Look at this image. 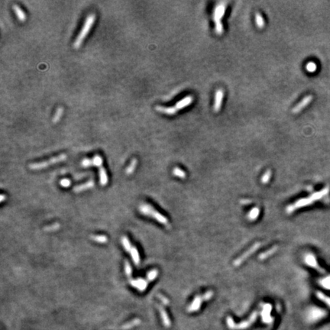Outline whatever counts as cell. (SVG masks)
Returning <instances> with one entry per match:
<instances>
[{
	"instance_id": "d6986e66",
	"label": "cell",
	"mask_w": 330,
	"mask_h": 330,
	"mask_svg": "<svg viewBox=\"0 0 330 330\" xmlns=\"http://www.w3.org/2000/svg\"><path fill=\"white\" fill-rule=\"evenodd\" d=\"M255 22H256V25L258 26V29H261L264 28L265 22H264V18L262 17V15L259 12L255 13Z\"/></svg>"
},
{
	"instance_id": "ac0fdd59",
	"label": "cell",
	"mask_w": 330,
	"mask_h": 330,
	"mask_svg": "<svg viewBox=\"0 0 330 330\" xmlns=\"http://www.w3.org/2000/svg\"><path fill=\"white\" fill-rule=\"evenodd\" d=\"M63 114H64L63 107H58V108H57V110H56V112H55L53 119H52V122H53V123L56 124V123L58 122L60 120V119H61Z\"/></svg>"
},
{
	"instance_id": "f546056e",
	"label": "cell",
	"mask_w": 330,
	"mask_h": 330,
	"mask_svg": "<svg viewBox=\"0 0 330 330\" xmlns=\"http://www.w3.org/2000/svg\"><path fill=\"white\" fill-rule=\"evenodd\" d=\"M324 315V313L322 310H315V311H313V313H312V315H311V317L313 318V319H317L318 318H321Z\"/></svg>"
},
{
	"instance_id": "44dd1931",
	"label": "cell",
	"mask_w": 330,
	"mask_h": 330,
	"mask_svg": "<svg viewBox=\"0 0 330 330\" xmlns=\"http://www.w3.org/2000/svg\"><path fill=\"white\" fill-rule=\"evenodd\" d=\"M258 246H259V245H255V246H254L253 249H251V250H249V252H247V253L244 254V255H242V256L241 257V258H239V259H238L237 261H235V264H236V265H238V264H241V263H242V261H244V259H245V258H247V256H249V255H252V254L254 252H255V251H254V250H255V249H258Z\"/></svg>"
},
{
	"instance_id": "ba28073f",
	"label": "cell",
	"mask_w": 330,
	"mask_h": 330,
	"mask_svg": "<svg viewBox=\"0 0 330 330\" xmlns=\"http://www.w3.org/2000/svg\"><path fill=\"white\" fill-rule=\"evenodd\" d=\"M194 96H187L185 98H184L183 99L180 100L179 102H177L175 105V106H174L175 108V109L177 111H179V110L182 109V108H186L187 106L190 105V104H192V102H194Z\"/></svg>"
},
{
	"instance_id": "ffe728a7",
	"label": "cell",
	"mask_w": 330,
	"mask_h": 330,
	"mask_svg": "<svg viewBox=\"0 0 330 330\" xmlns=\"http://www.w3.org/2000/svg\"><path fill=\"white\" fill-rule=\"evenodd\" d=\"M201 302H202V298L201 297H197V298L195 299V300H194V302H193V304H191V306H190V307L189 308V311H195V310H197L199 308H200V304H201Z\"/></svg>"
},
{
	"instance_id": "7a4b0ae2",
	"label": "cell",
	"mask_w": 330,
	"mask_h": 330,
	"mask_svg": "<svg viewBox=\"0 0 330 330\" xmlns=\"http://www.w3.org/2000/svg\"><path fill=\"white\" fill-rule=\"evenodd\" d=\"M227 3L225 2H221L216 5L213 12V21L215 22V30L216 34L221 35L224 32L223 25L222 23V19L225 15Z\"/></svg>"
},
{
	"instance_id": "30bf717a",
	"label": "cell",
	"mask_w": 330,
	"mask_h": 330,
	"mask_svg": "<svg viewBox=\"0 0 330 330\" xmlns=\"http://www.w3.org/2000/svg\"><path fill=\"white\" fill-rule=\"evenodd\" d=\"M155 108L157 112L169 115H173L177 112V111L175 109L174 107H164L160 106V105H157Z\"/></svg>"
},
{
	"instance_id": "cb8c5ba5",
	"label": "cell",
	"mask_w": 330,
	"mask_h": 330,
	"mask_svg": "<svg viewBox=\"0 0 330 330\" xmlns=\"http://www.w3.org/2000/svg\"><path fill=\"white\" fill-rule=\"evenodd\" d=\"M269 308H270V307H268V305H267V307H265V308H264V311L263 312V314H262L263 319H264V322H270V321L272 320L270 317V309L269 310Z\"/></svg>"
},
{
	"instance_id": "484cf974",
	"label": "cell",
	"mask_w": 330,
	"mask_h": 330,
	"mask_svg": "<svg viewBox=\"0 0 330 330\" xmlns=\"http://www.w3.org/2000/svg\"><path fill=\"white\" fill-rule=\"evenodd\" d=\"M93 166H96V167H102V158L101 156L95 155L93 158Z\"/></svg>"
},
{
	"instance_id": "603a6c76",
	"label": "cell",
	"mask_w": 330,
	"mask_h": 330,
	"mask_svg": "<svg viewBox=\"0 0 330 330\" xmlns=\"http://www.w3.org/2000/svg\"><path fill=\"white\" fill-rule=\"evenodd\" d=\"M306 261H307V264H308L309 265H310L311 267H315V268H316L317 270H319V266H317V264H316V259H315V258L313 256V255H308V256L306 258Z\"/></svg>"
},
{
	"instance_id": "5bb4252c",
	"label": "cell",
	"mask_w": 330,
	"mask_h": 330,
	"mask_svg": "<svg viewBox=\"0 0 330 330\" xmlns=\"http://www.w3.org/2000/svg\"><path fill=\"white\" fill-rule=\"evenodd\" d=\"M141 322H142V321H141L140 319H139V318H135V319H132V320L130 321V322L124 324V325H122V328L123 330L130 329V328H134L135 326L139 325V324L141 323Z\"/></svg>"
},
{
	"instance_id": "60d3db41",
	"label": "cell",
	"mask_w": 330,
	"mask_h": 330,
	"mask_svg": "<svg viewBox=\"0 0 330 330\" xmlns=\"http://www.w3.org/2000/svg\"><path fill=\"white\" fill-rule=\"evenodd\" d=\"M5 196L4 195V194H2V196H1V202H3L4 200H5Z\"/></svg>"
},
{
	"instance_id": "d6a6232c",
	"label": "cell",
	"mask_w": 330,
	"mask_h": 330,
	"mask_svg": "<svg viewBox=\"0 0 330 330\" xmlns=\"http://www.w3.org/2000/svg\"><path fill=\"white\" fill-rule=\"evenodd\" d=\"M82 165H83V167H90V166H93V159H84V160L82 161Z\"/></svg>"
},
{
	"instance_id": "ab89813d",
	"label": "cell",
	"mask_w": 330,
	"mask_h": 330,
	"mask_svg": "<svg viewBox=\"0 0 330 330\" xmlns=\"http://www.w3.org/2000/svg\"><path fill=\"white\" fill-rule=\"evenodd\" d=\"M274 250L276 251V248H275V249H274V248H273V249H272L271 250H270V251H269V252H267V254H263V255H261V256H264V258H266V257H267V255H268V254H269V255H270V254L273 253V252H274Z\"/></svg>"
},
{
	"instance_id": "9c48e42d",
	"label": "cell",
	"mask_w": 330,
	"mask_h": 330,
	"mask_svg": "<svg viewBox=\"0 0 330 330\" xmlns=\"http://www.w3.org/2000/svg\"><path fill=\"white\" fill-rule=\"evenodd\" d=\"M131 284L139 291H144L148 286V282L144 279H137L135 280H132Z\"/></svg>"
},
{
	"instance_id": "f35d334b",
	"label": "cell",
	"mask_w": 330,
	"mask_h": 330,
	"mask_svg": "<svg viewBox=\"0 0 330 330\" xmlns=\"http://www.w3.org/2000/svg\"><path fill=\"white\" fill-rule=\"evenodd\" d=\"M157 297H158L160 299V300H161V301L163 302V304H169V301H168V300H167V298H165V297H163V296L160 295V294H158V295H157Z\"/></svg>"
},
{
	"instance_id": "9a60e30c",
	"label": "cell",
	"mask_w": 330,
	"mask_h": 330,
	"mask_svg": "<svg viewBox=\"0 0 330 330\" xmlns=\"http://www.w3.org/2000/svg\"><path fill=\"white\" fill-rule=\"evenodd\" d=\"M129 253L131 254V256H132V260H133L134 263H135L136 265H139V263H140V257H139V251L137 249L136 247L132 246V249L129 252Z\"/></svg>"
},
{
	"instance_id": "836d02e7",
	"label": "cell",
	"mask_w": 330,
	"mask_h": 330,
	"mask_svg": "<svg viewBox=\"0 0 330 330\" xmlns=\"http://www.w3.org/2000/svg\"><path fill=\"white\" fill-rule=\"evenodd\" d=\"M59 227H60V225H59L58 223H55V224H53V225H49V226L46 227L45 229H44V230L45 231H54V230H57L58 229Z\"/></svg>"
},
{
	"instance_id": "8992f818",
	"label": "cell",
	"mask_w": 330,
	"mask_h": 330,
	"mask_svg": "<svg viewBox=\"0 0 330 330\" xmlns=\"http://www.w3.org/2000/svg\"><path fill=\"white\" fill-rule=\"evenodd\" d=\"M224 98V91L222 89H218L215 92V102L213 105V110L215 112H219L221 108H222V103Z\"/></svg>"
},
{
	"instance_id": "e575fe53",
	"label": "cell",
	"mask_w": 330,
	"mask_h": 330,
	"mask_svg": "<svg viewBox=\"0 0 330 330\" xmlns=\"http://www.w3.org/2000/svg\"><path fill=\"white\" fill-rule=\"evenodd\" d=\"M70 180L69 179H67V178H64V179L61 180L60 181V184L61 187H68L70 186Z\"/></svg>"
},
{
	"instance_id": "2e32d148",
	"label": "cell",
	"mask_w": 330,
	"mask_h": 330,
	"mask_svg": "<svg viewBox=\"0 0 330 330\" xmlns=\"http://www.w3.org/2000/svg\"><path fill=\"white\" fill-rule=\"evenodd\" d=\"M99 181L102 186H105L108 183V176L105 168L102 167H99Z\"/></svg>"
},
{
	"instance_id": "d590c367",
	"label": "cell",
	"mask_w": 330,
	"mask_h": 330,
	"mask_svg": "<svg viewBox=\"0 0 330 330\" xmlns=\"http://www.w3.org/2000/svg\"><path fill=\"white\" fill-rule=\"evenodd\" d=\"M258 214H259V210H258V209H256V208H255V209H254L252 212H250V213H249V216H250V218L254 219V218L258 217Z\"/></svg>"
},
{
	"instance_id": "f1b7e54d",
	"label": "cell",
	"mask_w": 330,
	"mask_h": 330,
	"mask_svg": "<svg viewBox=\"0 0 330 330\" xmlns=\"http://www.w3.org/2000/svg\"><path fill=\"white\" fill-rule=\"evenodd\" d=\"M316 64L314 62H309L308 64L306 66V69L308 72L310 73H313L316 70Z\"/></svg>"
},
{
	"instance_id": "8d00e7d4",
	"label": "cell",
	"mask_w": 330,
	"mask_h": 330,
	"mask_svg": "<svg viewBox=\"0 0 330 330\" xmlns=\"http://www.w3.org/2000/svg\"><path fill=\"white\" fill-rule=\"evenodd\" d=\"M318 297H319V298H320V300H322V301H324V302H325V303H326V304H328V305H329V307H330V299H329V298H328V297H325V296L322 295V294H321L320 293H319V294H318Z\"/></svg>"
},
{
	"instance_id": "5b68a950",
	"label": "cell",
	"mask_w": 330,
	"mask_h": 330,
	"mask_svg": "<svg viewBox=\"0 0 330 330\" xmlns=\"http://www.w3.org/2000/svg\"><path fill=\"white\" fill-rule=\"evenodd\" d=\"M313 96L312 95H308V96H306L304 99H302L292 110V112L294 114H297L299 112H300L302 110L304 109L305 107H307L310 102L313 101Z\"/></svg>"
},
{
	"instance_id": "7402d4cb",
	"label": "cell",
	"mask_w": 330,
	"mask_h": 330,
	"mask_svg": "<svg viewBox=\"0 0 330 330\" xmlns=\"http://www.w3.org/2000/svg\"><path fill=\"white\" fill-rule=\"evenodd\" d=\"M91 239H93V241L96 242H99V243H106L108 242V239L105 235H92Z\"/></svg>"
},
{
	"instance_id": "3957f363",
	"label": "cell",
	"mask_w": 330,
	"mask_h": 330,
	"mask_svg": "<svg viewBox=\"0 0 330 330\" xmlns=\"http://www.w3.org/2000/svg\"><path fill=\"white\" fill-rule=\"evenodd\" d=\"M66 159L67 155L65 154H59V155L56 156V157H51V158L49 159L48 160H46V161L31 163V164L29 165V168L32 169V170H41V169L46 168V167H49V166H50V165L52 164L64 161V160H65Z\"/></svg>"
},
{
	"instance_id": "83f0119b",
	"label": "cell",
	"mask_w": 330,
	"mask_h": 330,
	"mask_svg": "<svg viewBox=\"0 0 330 330\" xmlns=\"http://www.w3.org/2000/svg\"><path fill=\"white\" fill-rule=\"evenodd\" d=\"M173 174L175 176L178 177L180 178H185L186 177V174L184 170H182L181 169L178 168V167H175L173 170Z\"/></svg>"
},
{
	"instance_id": "7c38bea8",
	"label": "cell",
	"mask_w": 330,
	"mask_h": 330,
	"mask_svg": "<svg viewBox=\"0 0 330 330\" xmlns=\"http://www.w3.org/2000/svg\"><path fill=\"white\" fill-rule=\"evenodd\" d=\"M13 10H14L16 16H17L18 19H19L20 22H24L26 21V15L24 12L23 10L17 5H15L13 6Z\"/></svg>"
},
{
	"instance_id": "8fae6325",
	"label": "cell",
	"mask_w": 330,
	"mask_h": 330,
	"mask_svg": "<svg viewBox=\"0 0 330 330\" xmlns=\"http://www.w3.org/2000/svg\"><path fill=\"white\" fill-rule=\"evenodd\" d=\"M93 186H94V182L92 180H90L87 183H84V184L77 186V187H74L73 190H74V192H76V193H79V192H82L84 191V190H89V189L93 187Z\"/></svg>"
},
{
	"instance_id": "277c9868",
	"label": "cell",
	"mask_w": 330,
	"mask_h": 330,
	"mask_svg": "<svg viewBox=\"0 0 330 330\" xmlns=\"http://www.w3.org/2000/svg\"><path fill=\"white\" fill-rule=\"evenodd\" d=\"M139 211H140L142 213H143L144 215H149V216L153 217V218L157 219L160 223H167V218H165L163 215H162L160 213L157 212L156 210H154V208L151 206H150L149 204H148V203H143V204L141 205L140 207H139Z\"/></svg>"
},
{
	"instance_id": "4316f807",
	"label": "cell",
	"mask_w": 330,
	"mask_h": 330,
	"mask_svg": "<svg viewBox=\"0 0 330 330\" xmlns=\"http://www.w3.org/2000/svg\"><path fill=\"white\" fill-rule=\"evenodd\" d=\"M157 273H158V272H157V270H150L148 273V274H147V278H148V281H152V280H154V279L157 277Z\"/></svg>"
},
{
	"instance_id": "4dcf8cb0",
	"label": "cell",
	"mask_w": 330,
	"mask_h": 330,
	"mask_svg": "<svg viewBox=\"0 0 330 330\" xmlns=\"http://www.w3.org/2000/svg\"><path fill=\"white\" fill-rule=\"evenodd\" d=\"M125 271L128 277H130L132 273V269L130 264H129V262L128 261H125Z\"/></svg>"
},
{
	"instance_id": "6da1fadb",
	"label": "cell",
	"mask_w": 330,
	"mask_h": 330,
	"mask_svg": "<svg viewBox=\"0 0 330 330\" xmlns=\"http://www.w3.org/2000/svg\"><path fill=\"white\" fill-rule=\"evenodd\" d=\"M95 20H96V15L95 14H90L87 16L85 22H84V26L82 27L81 31H80V32L79 33V35H77L75 41H74V48H80V46L82 45V44L84 42V39H85L86 37L87 36V35H88L89 32H90L91 28L93 27V24H94L95 22Z\"/></svg>"
},
{
	"instance_id": "52a82bcc",
	"label": "cell",
	"mask_w": 330,
	"mask_h": 330,
	"mask_svg": "<svg viewBox=\"0 0 330 330\" xmlns=\"http://www.w3.org/2000/svg\"><path fill=\"white\" fill-rule=\"evenodd\" d=\"M328 190V189H324V190H322V191L319 192V193H316V194H315L313 196V197H312V199H307V200H301L300 203H296L295 206H297V207H300V206H305V205H307V204H309V203H312L311 201H313V200H317V199H319L320 197H322V196L325 195V194H326L327 192H328V190Z\"/></svg>"
},
{
	"instance_id": "1f68e13d",
	"label": "cell",
	"mask_w": 330,
	"mask_h": 330,
	"mask_svg": "<svg viewBox=\"0 0 330 330\" xmlns=\"http://www.w3.org/2000/svg\"><path fill=\"white\" fill-rule=\"evenodd\" d=\"M270 177H271V171H270V170H267L266 173L262 176V178H261V182L264 183V184H266V183H267L269 180H270Z\"/></svg>"
},
{
	"instance_id": "e0dca14e",
	"label": "cell",
	"mask_w": 330,
	"mask_h": 330,
	"mask_svg": "<svg viewBox=\"0 0 330 330\" xmlns=\"http://www.w3.org/2000/svg\"><path fill=\"white\" fill-rule=\"evenodd\" d=\"M137 163H138V160H137V159L136 158L132 159V161L130 162V163H129V165L128 166L127 168H126V170H125L126 174L131 175L132 174L134 173L135 168H136Z\"/></svg>"
},
{
	"instance_id": "d4e9b609",
	"label": "cell",
	"mask_w": 330,
	"mask_h": 330,
	"mask_svg": "<svg viewBox=\"0 0 330 330\" xmlns=\"http://www.w3.org/2000/svg\"><path fill=\"white\" fill-rule=\"evenodd\" d=\"M122 243L124 249H125L128 252H130L132 248V244L130 243V242H129V240L128 239V238L126 237V236H124L123 238H122Z\"/></svg>"
},
{
	"instance_id": "74e56055",
	"label": "cell",
	"mask_w": 330,
	"mask_h": 330,
	"mask_svg": "<svg viewBox=\"0 0 330 330\" xmlns=\"http://www.w3.org/2000/svg\"><path fill=\"white\" fill-rule=\"evenodd\" d=\"M322 285L327 289H330V277H328V278L322 280Z\"/></svg>"
},
{
	"instance_id": "4fadbf2b",
	"label": "cell",
	"mask_w": 330,
	"mask_h": 330,
	"mask_svg": "<svg viewBox=\"0 0 330 330\" xmlns=\"http://www.w3.org/2000/svg\"><path fill=\"white\" fill-rule=\"evenodd\" d=\"M157 307H158V310H159V311H160V316H161L162 320H163V325H164L166 327H169L170 325V319H169L167 313H166V311L164 310V309H163L162 307H160V306H157Z\"/></svg>"
}]
</instances>
